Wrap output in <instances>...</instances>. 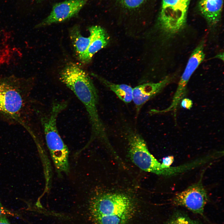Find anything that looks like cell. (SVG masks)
<instances>
[{"mask_svg":"<svg viewBox=\"0 0 224 224\" xmlns=\"http://www.w3.org/2000/svg\"><path fill=\"white\" fill-rule=\"evenodd\" d=\"M88 0H66L53 7L49 15L39 25H49L67 20L77 15Z\"/></svg>","mask_w":224,"mask_h":224,"instance_id":"9c48e42d","label":"cell"},{"mask_svg":"<svg viewBox=\"0 0 224 224\" xmlns=\"http://www.w3.org/2000/svg\"><path fill=\"white\" fill-rule=\"evenodd\" d=\"M60 79L84 105L91 127L90 141L97 138L107 142L105 127L98 110L99 97L97 90L88 75L75 63H68L60 73Z\"/></svg>","mask_w":224,"mask_h":224,"instance_id":"7a4b0ae2","label":"cell"},{"mask_svg":"<svg viewBox=\"0 0 224 224\" xmlns=\"http://www.w3.org/2000/svg\"><path fill=\"white\" fill-rule=\"evenodd\" d=\"M21 81L0 78V118L18 121L27 106L28 92Z\"/></svg>","mask_w":224,"mask_h":224,"instance_id":"277c9868","label":"cell"},{"mask_svg":"<svg viewBox=\"0 0 224 224\" xmlns=\"http://www.w3.org/2000/svg\"><path fill=\"white\" fill-rule=\"evenodd\" d=\"M118 0L125 7L129 9H133L140 7L147 0Z\"/></svg>","mask_w":224,"mask_h":224,"instance_id":"2e32d148","label":"cell"},{"mask_svg":"<svg viewBox=\"0 0 224 224\" xmlns=\"http://www.w3.org/2000/svg\"><path fill=\"white\" fill-rule=\"evenodd\" d=\"M86 197L65 214L66 224H127L134 212L132 200L119 193Z\"/></svg>","mask_w":224,"mask_h":224,"instance_id":"6da1fadb","label":"cell"},{"mask_svg":"<svg viewBox=\"0 0 224 224\" xmlns=\"http://www.w3.org/2000/svg\"><path fill=\"white\" fill-rule=\"evenodd\" d=\"M181 101V106L182 107L187 109H190L192 107L193 102L191 100L185 98L182 99Z\"/></svg>","mask_w":224,"mask_h":224,"instance_id":"d6986e66","label":"cell"},{"mask_svg":"<svg viewBox=\"0 0 224 224\" xmlns=\"http://www.w3.org/2000/svg\"><path fill=\"white\" fill-rule=\"evenodd\" d=\"M0 216H17L18 214L6 208L0 202Z\"/></svg>","mask_w":224,"mask_h":224,"instance_id":"e0dca14e","label":"cell"},{"mask_svg":"<svg viewBox=\"0 0 224 224\" xmlns=\"http://www.w3.org/2000/svg\"><path fill=\"white\" fill-rule=\"evenodd\" d=\"M215 57L223 60V53L219 54L217 55Z\"/></svg>","mask_w":224,"mask_h":224,"instance_id":"44dd1931","label":"cell"},{"mask_svg":"<svg viewBox=\"0 0 224 224\" xmlns=\"http://www.w3.org/2000/svg\"><path fill=\"white\" fill-rule=\"evenodd\" d=\"M191 0H162L158 18L160 27L169 34L176 33L184 27Z\"/></svg>","mask_w":224,"mask_h":224,"instance_id":"8992f818","label":"cell"},{"mask_svg":"<svg viewBox=\"0 0 224 224\" xmlns=\"http://www.w3.org/2000/svg\"><path fill=\"white\" fill-rule=\"evenodd\" d=\"M0 224H11L6 216H0Z\"/></svg>","mask_w":224,"mask_h":224,"instance_id":"ffe728a7","label":"cell"},{"mask_svg":"<svg viewBox=\"0 0 224 224\" xmlns=\"http://www.w3.org/2000/svg\"><path fill=\"white\" fill-rule=\"evenodd\" d=\"M174 161V157L173 156H168L162 159L161 164L166 167H169L170 166Z\"/></svg>","mask_w":224,"mask_h":224,"instance_id":"ac0fdd59","label":"cell"},{"mask_svg":"<svg viewBox=\"0 0 224 224\" xmlns=\"http://www.w3.org/2000/svg\"><path fill=\"white\" fill-rule=\"evenodd\" d=\"M66 106L65 102H55L49 112L41 118L46 145L56 170L59 175L69 172V150L59 133L57 125L59 114Z\"/></svg>","mask_w":224,"mask_h":224,"instance_id":"3957f363","label":"cell"},{"mask_svg":"<svg viewBox=\"0 0 224 224\" xmlns=\"http://www.w3.org/2000/svg\"><path fill=\"white\" fill-rule=\"evenodd\" d=\"M92 75L113 92L122 101L125 103L133 100V89L131 86L125 84H117L112 82L98 75Z\"/></svg>","mask_w":224,"mask_h":224,"instance_id":"4fadbf2b","label":"cell"},{"mask_svg":"<svg viewBox=\"0 0 224 224\" xmlns=\"http://www.w3.org/2000/svg\"><path fill=\"white\" fill-rule=\"evenodd\" d=\"M89 30L91 37V42L87 50L80 59L83 63L89 62L93 55L105 47L109 40L108 35L101 27L92 26L89 28Z\"/></svg>","mask_w":224,"mask_h":224,"instance_id":"8fae6325","label":"cell"},{"mask_svg":"<svg viewBox=\"0 0 224 224\" xmlns=\"http://www.w3.org/2000/svg\"><path fill=\"white\" fill-rule=\"evenodd\" d=\"M129 156L137 166L146 172L164 176L176 175L185 170L184 165L166 167L159 162L149 152L142 137L134 131L128 136Z\"/></svg>","mask_w":224,"mask_h":224,"instance_id":"5b68a950","label":"cell"},{"mask_svg":"<svg viewBox=\"0 0 224 224\" xmlns=\"http://www.w3.org/2000/svg\"><path fill=\"white\" fill-rule=\"evenodd\" d=\"M204 40H202L192 52L184 72L179 82L176 90L172 98L171 104L169 107L172 110H175L186 93L187 86L191 76L205 56L204 48Z\"/></svg>","mask_w":224,"mask_h":224,"instance_id":"ba28073f","label":"cell"},{"mask_svg":"<svg viewBox=\"0 0 224 224\" xmlns=\"http://www.w3.org/2000/svg\"><path fill=\"white\" fill-rule=\"evenodd\" d=\"M171 80V77L168 76L159 82L144 83L133 88L132 101L137 113H139L146 103L159 93Z\"/></svg>","mask_w":224,"mask_h":224,"instance_id":"30bf717a","label":"cell"},{"mask_svg":"<svg viewBox=\"0 0 224 224\" xmlns=\"http://www.w3.org/2000/svg\"><path fill=\"white\" fill-rule=\"evenodd\" d=\"M223 0H200L199 11L209 26L216 25L221 18Z\"/></svg>","mask_w":224,"mask_h":224,"instance_id":"7c38bea8","label":"cell"},{"mask_svg":"<svg viewBox=\"0 0 224 224\" xmlns=\"http://www.w3.org/2000/svg\"><path fill=\"white\" fill-rule=\"evenodd\" d=\"M166 224H201L186 214L177 212L173 215Z\"/></svg>","mask_w":224,"mask_h":224,"instance_id":"9a60e30c","label":"cell"},{"mask_svg":"<svg viewBox=\"0 0 224 224\" xmlns=\"http://www.w3.org/2000/svg\"><path fill=\"white\" fill-rule=\"evenodd\" d=\"M208 200L207 192L201 179L177 194L173 199L172 203L176 206L184 207L194 213L202 215Z\"/></svg>","mask_w":224,"mask_h":224,"instance_id":"52a82bcc","label":"cell"},{"mask_svg":"<svg viewBox=\"0 0 224 224\" xmlns=\"http://www.w3.org/2000/svg\"><path fill=\"white\" fill-rule=\"evenodd\" d=\"M70 37L79 59L87 50L91 42V37L83 36L77 26L73 27L70 31Z\"/></svg>","mask_w":224,"mask_h":224,"instance_id":"5bb4252c","label":"cell"}]
</instances>
